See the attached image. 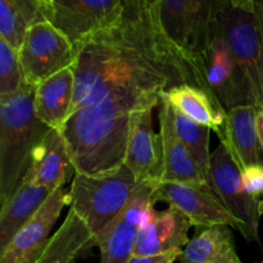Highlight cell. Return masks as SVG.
Here are the masks:
<instances>
[{"mask_svg":"<svg viewBox=\"0 0 263 263\" xmlns=\"http://www.w3.org/2000/svg\"><path fill=\"white\" fill-rule=\"evenodd\" d=\"M76 53L71 115L128 86L163 92L184 84L202 89L194 69L162 27L159 0H126L116 23Z\"/></svg>","mask_w":263,"mask_h":263,"instance_id":"cell-1","label":"cell"},{"mask_svg":"<svg viewBox=\"0 0 263 263\" xmlns=\"http://www.w3.org/2000/svg\"><path fill=\"white\" fill-rule=\"evenodd\" d=\"M162 95L159 90L128 86L72 113L61 133L76 174L103 176L117 172L125 164L133 117L154 109Z\"/></svg>","mask_w":263,"mask_h":263,"instance_id":"cell-2","label":"cell"},{"mask_svg":"<svg viewBox=\"0 0 263 263\" xmlns=\"http://www.w3.org/2000/svg\"><path fill=\"white\" fill-rule=\"evenodd\" d=\"M36 85L0 97V207L25 179L36 151L53 128L35 112Z\"/></svg>","mask_w":263,"mask_h":263,"instance_id":"cell-3","label":"cell"},{"mask_svg":"<svg viewBox=\"0 0 263 263\" xmlns=\"http://www.w3.org/2000/svg\"><path fill=\"white\" fill-rule=\"evenodd\" d=\"M223 5L225 0H159L161 23L167 37L194 69L202 89L210 97L212 94L204 79L203 59Z\"/></svg>","mask_w":263,"mask_h":263,"instance_id":"cell-4","label":"cell"},{"mask_svg":"<svg viewBox=\"0 0 263 263\" xmlns=\"http://www.w3.org/2000/svg\"><path fill=\"white\" fill-rule=\"evenodd\" d=\"M139 185L125 164L117 172L103 176L74 174L69 187V208L86 223L97 243L121 215Z\"/></svg>","mask_w":263,"mask_h":263,"instance_id":"cell-5","label":"cell"},{"mask_svg":"<svg viewBox=\"0 0 263 263\" xmlns=\"http://www.w3.org/2000/svg\"><path fill=\"white\" fill-rule=\"evenodd\" d=\"M220 23L231 51L251 85L257 108H263V2L226 0Z\"/></svg>","mask_w":263,"mask_h":263,"instance_id":"cell-6","label":"cell"},{"mask_svg":"<svg viewBox=\"0 0 263 263\" xmlns=\"http://www.w3.org/2000/svg\"><path fill=\"white\" fill-rule=\"evenodd\" d=\"M46 22L63 33L74 50L122 14L126 0H39Z\"/></svg>","mask_w":263,"mask_h":263,"instance_id":"cell-7","label":"cell"},{"mask_svg":"<svg viewBox=\"0 0 263 263\" xmlns=\"http://www.w3.org/2000/svg\"><path fill=\"white\" fill-rule=\"evenodd\" d=\"M203 71L210 92L226 112L240 105H256L246 72L223 35L220 15L215 26L212 43L203 59Z\"/></svg>","mask_w":263,"mask_h":263,"instance_id":"cell-8","label":"cell"},{"mask_svg":"<svg viewBox=\"0 0 263 263\" xmlns=\"http://www.w3.org/2000/svg\"><path fill=\"white\" fill-rule=\"evenodd\" d=\"M208 184L226 210L243 228V238L258 241L259 200L244 190L241 172L222 144L211 156Z\"/></svg>","mask_w":263,"mask_h":263,"instance_id":"cell-9","label":"cell"},{"mask_svg":"<svg viewBox=\"0 0 263 263\" xmlns=\"http://www.w3.org/2000/svg\"><path fill=\"white\" fill-rule=\"evenodd\" d=\"M18 54L26 81L36 86L53 74L74 67L77 58L68 39L46 21L27 31Z\"/></svg>","mask_w":263,"mask_h":263,"instance_id":"cell-10","label":"cell"},{"mask_svg":"<svg viewBox=\"0 0 263 263\" xmlns=\"http://www.w3.org/2000/svg\"><path fill=\"white\" fill-rule=\"evenodd\" d=\"M164 202L168 207L182 213L190 225L195 228H212L226 225L243 235V228L231 216L210 185L180 184V182H157L153 193V203Z\"/></svg>","mask_w":263,"mask_h":263,"instance_id":"cell-11","label":"cell"},{"mask_svg":"<svg viewBox=\"0 0 263 263\" xmlns=\"http://www.w3.org/2000/svg\"><path fill=\"white\" fill-rule=\"evenodd\" d=\"M156 184L157 182H143L139 185L121 215L97 241L102 263H128L133 258L139 231L149 208L154 205L153 193Z\"/></svg>","mask_w":263,"mask_h":263,"instance_id":"cell-12","label":"cell"},{"mask_svg":"<svg viewBox=\"0 0 263 263\" xmlns=\"http://www.w3.org/2000/svg\"><path fill=\"white\" fill-rule=\"evenodd\" d=\"M64 205H69V190L62 186L51 193L43 207L0 252V263H35L45 251L50 231Z\"/></svg>","mask_w":263,"mask_h":263,"instance_id":"cell-13","label":"cell"},{"mask_svg":"<svg viewBox=\"0 0 263 263\" xmlns=\"http://www.w3.org/2000/svg\"><path fill=\"white\" fill-rule=\"evenodd\" d=\"M190 222L176 208L164 211L149 208L143 226L139 231L134 256H159L174 251H182L187 243Z\"/></svg>","mask_w":263,"mask_h":263,"instance_id":"cell-14","label":"cell"},{"mask_svg":"<svg viewBox=\"0 0 263 263\" xmlns=\"http://www.w3.org/2000/svg\"><path fill=\"white\" fill-rule=\"evenodd\" d=\"M153 109L136 113L131 121L125 166L139 184L158 182L162 175V143L153 130Z\"/></svg>","mask_w":263,"mask_h":263,"instance_id":"cell-15","label":"cell"},{"mask_svg":"<svg viewBox=\"0 0 263 263\" xmlns=\"http://www.w3.org/2000/svg\"><path fill=\"white\" fill-rule=\"evenodd\" d=\"M158 118L162 143V175L159 182H180L197 186L210 185L204 172L180 140L172 121L170 103L163 98H161Z\"/></svg>","mask_w":263,"mask_h":263,"instance_id":"cell-16","label":"cell"},{"mask_svg":"<svg viewBox=\"0 0 263 263\" xmlns=\"http://www.w3.org/2000/svg\"><path fill=\"white\" fill-rule=\"evenodd\" d=\"M257 112L253 104L240 105L228 110L225 123L217 133L220 144L243 172L247 167L263 166L262 148L257 133Z\"/></svg>","mask_w":263,"mask_h":263,"instance_id":"cell-17","label":"cell"},{"mask_svg":"<svg viewBox=\"0 0 263 263\" xmlns=\"http://www.w3.org/2000/svg\"><path fill=\"white\" fill-rule=\"evenodd\" d=\"M74 171L66 140L59 130H51L36 151L25 179L51 192L64 186Z\"/></svg>","mask_w":263,"mask_h":263,"instance_id":"cell-18","label":"cell"},{"mask_svg":"<svg viewBox=\"0 0 263 263\" xmlns=\"http://www.w3.org/2000/svg\"><path fill=\"white\" fill-rule=\"evenodd\" d=\"M73 67L53 74L35 90V112L53 130H62L71 115L74 99Z\"/></svg>","mask_w":263,"mask_h":263,"instance_id":"cell-19","label":"cell"},{"mask_svg":"<svg viewBox=\"0 0 263 263\" xmlns=\"http://www.w3.org/2000/svg\"><path fill=\"white\" fill-rule=\"evenodd\" d=\"M51 190L23 179L9 200L0 207V252L37 213Z\"/></svg>","mask_w":263,"mask_h":263,"instance_id":"cell-20","label":"cell"},{"mask_svg":"<svg viewBox=\"0 0 263 263\" xmlns=\"http://www.w3.org/2000/svg\"><path fill=\"white\" fill-rule=\"evenodd\" d=\"M97 246L86 223L69 208L58 230L51 235L45 251L35 263H74Z\"/></svg>","mask_w":263,"mask_h":263,"instance_id":"cell-21","label":"cell"},{"mask_svg":"<svg viewBox=\"0 0 263 263\" xmlns=\"http://www.w3.org/2000/svg\"><path fill=\"white\" fill-rule=\"evenodd\" d=\"M175 109L187 116L190 120L211 130L220 133L226 120V112L204 90L194 85L184 84L172 87L162 95Z\"/></svg>","mask_w":263,"mask_h":263,"instance_id":"cell-22","label":"cell"},{"mask_svg":"<svg viewBox=\"0 0 263 263\" xmlns=\"http://www.w3.org/2000/svg\"><path fill=\"white\" fill-rule=\"evenodd\" d=\"M180 263H243L230 226L204 229L182 249Z\"/></svg>","mask_w":263,"mask_h":263,"instance_id":"cell-23","label":"cell"},{"mask_svg":"<svg viewBox=\"0 0 263 263\" xmlns=\"http://www.w3.org/2000/svg\"><path fill=\"white\" fill-rule=\"evenodd\" d=\"M44 21L39 0H0V39L15 51L27 31Z\"/></svg>","mask_w":263,"mask_h":263,"instance_id":"cell-24","label":"cell"},{"mask_svg":"<svg viewBox=\"0 0 263 263\" xmlns=\"http://www.w3.org/2000/svg\"><path fill=\"white\" fill-rule=\"evenodd\" d=\"M170 108H171L175 130H176L180 140L184 143L187 151L190 152L199 168L204 172L205 176H208L211 156H212V153H210L211 128L194 122L187 116L182 115L181 112L175 109L171 104H170Z\"/></svg>","mask_w":263,"mask_h":263,"instance_id":"cell-25","label":"cell"},{"mask_svg":"<svg viewBox=\"0 0 263 263\" xmlns=\"http://www.w3.org/2000/svg\"><path fill=\"white\" fill-rule=\"evenodd\" d=\"M25 82L20 54L0 39V97L14 94Z\"/></svg>","mask_w":263,"mask_h":263,"instance_id":"cell-26","label":"cell"},{"mask_svg":"<svg viewBox=\"0 0 263 263\" xmlns=\"http://www.w3.org/2000/svg\"><path fill=\"white\" fill-rule=\"evenodd\" d=\"M241 181L244 190L251 197L258 199L259 195L263 194V166L247 167L241 172Z\"/></svg>","mask_w":263,"mask_h":263,"instance_id":"cell-27","label":"cell"},{"mask_svg":"<svg viewBox=\"0 0 263 263\" xmlns=\"http://www.w3.org/2000/svg\"><path fill=\"white\" fill-rule=\"evenodd\" d=\"M182 251H174L170 253L159 254V256H146V257H135L130 259L128 263H174L181 257Z\"/></svg>","mask_w":263,"mask_h":263,"instance_id":"cell-28","label":"cell"},{"mask_svg":"<svg viewBox=\"0 0 263 263\" xmlns=\"http://www.w3.org/2000/svg\"><path fill=\"white\" fill-rule=\"evenodd\" d=\"M257 133H258L259 144L263 152V108H258V112H257Z\"/></svg>","mask_w":263,"mask_h":263,"instance_id":"cell-29","label":"cell"},{"mask_svg":"<svg viewBox=\"0 0 263 263\" xmlns=\"http://www.w3.org/2000/svg\"><path fill=\"white\" fill-rule=\"evenodd\" d=\"M259 213L263 215V199L259 202Z\"/></svg>","mask_w":263,"mask_h":263,"instance_id":"cell-30","label":"cell"}]
</instances>
